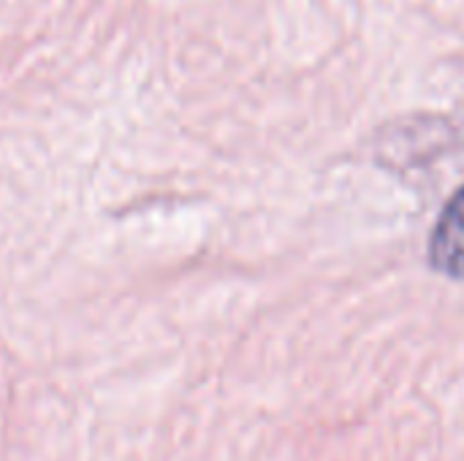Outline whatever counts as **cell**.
Segmentation results:
<instances>
[{"label": "cell", "mask_w": 464, "mask_h": 461, "mask_svg": "<svg viewBox=\"0 0 464 461\" xmlns=\"http://www.w3.org/2000/svg\"><path fill=\"white\" fill-rule=\"evenodd\" d=\"M430 261L435 272L451 280H464V187L451 196L435 223L430 236Z\"/></svg>", "instance_id": "6da1fadb"}]
</instances>
